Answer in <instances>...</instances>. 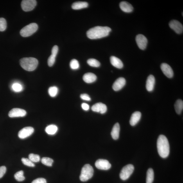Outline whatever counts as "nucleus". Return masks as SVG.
Wrapping results in <instances>:
<instances>
[{"label": "nucleus", "mask_w": 183, "mask_h": 183, "mask_svg": "<svg viewBox=\"0 0 183 183\" xmlns=\"http://www.w3.org/2000/svg\"><path fill=\"white\" fill-rule=\"evenodd\" d=\"M111 31V29L108 27L97 26L90 29L87 35L90 39H99L107 37Z\"/></svg>", "instance_id": "f257e3e1"}, {"label": "nucleus", "mask_w": 183, "mask_h": 183, "mask_svg": "<svg viewBox=\"0 0 183 183\" xmlns=\"http://www.w3.org/2000/svg\"><path fill=\"white\" fill-rule=\"evenodd\" d=\"M158 153L162 158H166L169 153V145L167 138L162 135H159L157 141Z\"/></svg>", "instance_id": "f03ea898"}, {"label": "nucleus", "mask_w": 183, "mask_h": 183, "mask_svg": "<svg viewBox=\"0 0 183 183\" xmlns=\"http://www.w3.org/2000/svg\"><path fill=\"white\" fill-rule=\"evenodd\" d=\"M20 64L22 68L28 71H32L37 68L38 62L37 59L33 57H26L21 59Z\"/></svg>", "instance_id": "7ed1b4c3"}, {"label": "nucleus", "mask_w": 183, "mask_h": 183, "mask_svg": "<svg viewBox=\"0 0 183 183\" xmlns=\"http://www.w3.org/2000/svg\"><path fill=\"white\" fill-rule=\"evenodd\" d=\"M93 167L89 164H85L81 169L80 179L83 182L87 181L93 177Z\"/></svg>", "instance_id": "20e7f679"}, {"label": "nucleus", "mask_w": 183, "mask_h": 183, "mask_svg": "<svg viewBox=\"0 0 183 183\" xmlns=\"http://www.w3.org/2000/svg\"><path fill=\"white\" fill-rule=\"evenodd\" d=\"M38 25L35 23L30 24L24 27L20 31V35L23 37H30L38 30Z\"/></svg>", "instance_id": "39448f33"}, {"label": "nucleus", "mask_w": 183, "mask_h": 183, "mask_svg": "<svg viewBox=\"0 0 183 183\" xmlns=\"http://www.w3.org/2000/svg\"><path fill=\"white\" fill-rule=\"evenodd\" d=\"M134 169V166L132 164H129L124 166L121 169L119 176L121 179L126 180L130 177Z\"/></svg>", "instance_id": "423d86ee"}, {"label": "nucleus", "mask_w": 183, "mask_h": 183, "mask_svg": "<svg viewBox=\"0 0 183 183\" xmlns=\"http://www.w3.org/2000/svg\"><path fill=\"white\" fill-rule=\"evenodd\" d=\"M37 1L35 0H24L22 2V9L25 12L32 10L37 6Z\"/></svg>", "instance_id": "0eeeda50"}, {"label": "nucleus", "mask_w": 183, "mask_h": 183, "mask_svg": "<svg viewBox=\"0 0 183 183\" xmlns=\"http://www.w3.org/2000/svg\"><path fill=\"white\" fill-rule=\"evenodd\" d=\"M95 165L97 168L101 170H107L111 168V165L107 160L99 159L97 160Z\"/></svg>", "instance_id": "6e6552de"}, {"label": "nucleus", "mask_w": 183, "mask_h": 183, "mask_svg": "<svg viewBox=\"0 0 183 183\" xmlns=\"http://www.w3.org/2000/svg\"><path fill=\"white\" fill-rule=\"evenodd\" d=\"M169 26L176 33L178 34H181L183 32V27L180 22L177 20H173L169 22Z\"/></svg>", "instance_id": "1a4fd4ad"}, {"label": "nucleus", "mask_w": 183, "mask_h": 183, "mask_svg": "<svg viewBox=\"0 0 183 183\" xmlns=\"http://www.w3.org/2000/svg\"><path fill=\"white\" fill-rule=\"evenodd\" d=\"M34 132V129L33 128L28 126L24 127L20 130L18 134V136L20 139H24L30 136Z\"/></svg>", "instance_id": "9d476101"}, {"label": "nucleus", "mask_w": 183, "mask_h": 183, "mask_svg": "<svg viewBox=\"0 0 183 183\" xmlns=\"http://www.w3.org/2000/svg\"><path fill=\"white\" fill-rule=\"evenodd\" d=\"M136 41L140 49L144 50L146 48L148 40L145 36L142 34L138 35L136 38Z\"/></svg>", "instance_id": "9b49d317"}, {"label": "nucleus", "mask_w": 183, "mask_h": 183, "mask_svg": "<svg viewBox=\"0 0 183 183\" xmlns=\"http://www.w3.org/2000/svg\"><path fill=\"white\" fill-rule=\"evenodd\" d=\"M27 112L25 110L19 108H14L9 112V116L11 118L22 117L26 116Z\"/></svg>", "instance_id": "f8f14e48"}, {"label": "nucleus", "mask_w": 183, "mask_h": 183, "mask_svg": "<svg viewBox=\"0 0 183 183\" xmlns=\"http://www.w3.org/2000/svg\"><path fill=\"white\" fill-rule=\"evenodd\" d=\"M161 70L167 78H172L173 77L174 72L172 68L168 64L163 63L160 66Z\"/></svg>", "instance_id": "ddd939ff"}, {"label": "nucleus", "mask_w": 183, "mask_h": 183, "mask_svg": "<svg viewBox=\"0 0 183 183\" xmlns=\"http://www.w3.org/2000/svg\"><path fill=\"white\" fill-rule=\"evenodd\" d=\"M126 84L125 79L123 78H120L115 81L113 85L112 88L115 91H119L125 86Z\"/></svg>", "instance_id": "4468645a"}, {"label": "nucleus", "mask_w": 183, "mask_h": 183, "mask_svg": "<svg viewBox=\"0 0 183 183\" xmlns=\"http://www.w3.org/2000/svg\"><path fill=\"white\" fill-rule=\"evenodd\" d=\"M91 108L93 111L100 113L101 114H105L107 110V106L101 103H96L93 105Z\"/></svg>", "instance_id": "2eb2a0df"}, {"label": "nucleus", "mask_w": 183, "mask_h": 183, "mask_svg": "<svg viewBox=\"0 0 183 183\" xmlns=\"http://www.w3.org/2000/svg\"><path fill=\"white\" fill-rule=\"evenodd\" d=\"M155 83L154 77L152 75H149L146 81V88L149 92H152L154 89Z\"/></svg>", "instance_id": "dca6fc26"}, {"label": "nucleus", "mask_w": 183, "mask_h": 183, "mask_svg": "<svg viewBox=\"0 0 183 183\" xmlns=\"http://www.w3.org/2000/svg\"><path fill=\"white\" fill-rule=\"evenodd\" d=\"M141 114L140 112L136 111L133 113L130 121L131 125L134 126L136 125L141 119Z\"/></svg>", "instance_id": "f3484780"}, {"label": "nucleus", "mask_w": 183, "mask_h": 183, "mask_svg": "<svg viewBox=\"0 0 183 183\" xmlns=\"http://www.w3.org/2000/svg\"><path fill=\"white\" fill-rule=\"evenodd\" d=\"M121 9L126 13H131L132 12L133 8L131 4L126 1H122L119 4Z\"/></svg>", "instance_id": "a211bd4d"}, {"label": "nucleus", "mask_w": 183, "mask_h": 183, "mask_svg": "<svg viewBox=\"0 0 183 183\" xmlns=\"http://www.w3.org/2000/svg\"><path fill=\"white\" fill-rule=\"evenodd\" d=\"M110 60V62L113 66L117 68L121 69L123 67V63L119 58L115 56H112L111 57Z\"/></svg>", "instance_id": "6ab92c4d"}, {"label": "nucleus", "mask_w": 183, "mask_h": 183, "mask_svg": "<svg viewBox=\"0 0 183 183\" xmlns=\"http://www.w3.org/2000/svg\"><path fill=\"white\" fill-rule=\"evenodd\" d=\"M83 80L87 83H92L95 82L97 79L95 75L91 73H88L83 75Z\"/></svg>", "instance_id": "aec40b11"}, {"label": "nucleus", "mask_w": 183, "mask_h": 183, "mask_svg": "<svg viewBox=\"0 0 183 183\" xmlns=\"http://www.w3.org/2000/svg\"><path fill=\"white\" fill-rule=\"evenodd\" d=\"M120 130L119 124L118 123H117L113 127L111 132V135L112 138L114 140L118 139L119 137Z\"/></svg>", "instance_id": "412c9836"}, {"label": "nucleus", "mask_w": 183, "mask_h": 183, "mask_svg": "<svg viewBox=\"0 0 183 183\" xmlns=\"http://www.w3.org/2000/svg\"><path fill=\"white\" fill-rule=\"evenodd\" d=\"M88 4L87 2L78 1L74 3L72 6V8L74 10H80L87 8Z\"/></svg>", "instance_id": "4be33fe9"}, {"label": "nucleus", "mask_w": 183, "mask_h": 183, "mask_svg": "<svg viewBox=\"0 0 183 183\" xmlns=\"http://www.w3.org/2000/svg\"><path fill=\"white\" fill-rule=\"evenodd\" d=\"M175 111L178 114H181L183 109V101L181 99L176 101L174 105Z\"/></svg>", "instance_id": "5701e85b"}, {"label": "nucleus", "mask_w": 183, "mask_h": 183, "mask_svg": "<svg viewBox=\"0 0 183 183\" xmlns=\"http://www.w3.org/2000/svg\"><path fill=\"white\" fill-rule=\"evenodd\" d=\"M154 180V172L152 168L149 169L146 173V183H152Z\"/></svg>", "instance_id": "b1692460"}, {"label": "nucleus", "mask_w": 183, "mask_h": 183, "mask_svg": "<svg viewBox=\"0 0 183 183\" xmlns=\"http://www.w3.org/2000/svg\"><path fill=\"white\" fill-rule=\"evenodd\" d=\"M57 126L54 125L47 126L45 129V131L47 134L51 135L55 134L57 132Z\"/></svg>", "instance_id": "393cba45"}, {"label": "nucleus", "mask_w": 183, "mask_h": 183, "mask_svg": "<svg viewBox=\"0 0 183 183\" xmlns=\"http://www.w3.org/2000/svg\"><path fill=\"white\" fill-rule=\"evenodd\" d=\"M87 63L90 66L94 67H98L100 65V62L98 60L93 58L88 60Z\"/></svg>", "instance_id": "a878e982"}, {"label": "nucleus", "mask_w": 183, "mask_h": 183, "mask_svg": "<svg viewBox=\"0 0 183 183\" xmlns=\"http://www.w3.org/2000/svg\"><path fill=\"white\" fill-rule=\"evenodd\" d=\"M41 161L43 164L47 166H52L53 160L49 157H44L42 158Z\"/></svg>", "instance_id": "bb28decb"}, {"label": "nucleus", "mask_w": 183, "mask_h": 183, "mask_svg": "<svg viewBox=\"0 0 183 183\" xmlns=\"http://www.w3.org/2000/svg\"><path fill=\"white\" fill-rule=\"evenodd\" d=\"M23 171H20L16 173L14 175L15 179L18 182L23 181L25 179V177L24 175Z\"/></svg>", "instance_id": "cd10ccee"}, {"label": "nucleus", "mask_w": 183, "mask_h": 183, "mask_svg": "<svg viewBox=\"0 0 183 183\" xmlns=\"http://www.w3.org/2000/svg\"><path fill=\"white\" fill-rule=\"evenodd\" d=\"M58 92V88L55 86L51 87L48 90L49 94L52 97H55L57 95Z\"/></svg>", "instance_id": "c85d7f7f"}, {"label": "nucleus", "mask_w": 183, "mask_h": 183, "mask_svg": "<svg viewBox=\"0 0 183 183\" xmlns=\"http://www.w3.org/2000/svg\"><path fill=\"white\" fill-rule=\"evenodd\" d=\"M12 88L13 91L17 92H21L23 89L22 85L18 83H14L12 85Z\"/></svg>", "instance_id": "c756f323"}, {"label": "nucleus", "mask_w": 183, "mask_h": 183, "mask_svg": "<svg viewBox=\"0 0 183 183\" xmlns=\"http://www.w3.org/2000/svg\"><path fill=\"white\" fill-rule=\"evenodd\" d=\"M29 159L33 162H37L40 161V157L39 155L30 154L29 156Z\"/></svg>", "instance_id": "7c9ffc66"}, {"label": "nucleus", "mask_w": 183, "mask_h": 183, "mask_svg": "<svg viewBox=\"0 0 183 183\" xmlns=\"http://www.w3.org/2000/svg\"><path fill=\"white\" fill-rule=\"evenodd\" d=\"M70 67L73 70H77L80 67V64L78 61L75 60L73 59L71 60L70 62Z\"/></svg>", "instance_id": "2f4dec72"}, {"label": "nucleus", "mask_w": 183, "mask_h": 183, "mask_svg": "<svg viewBox=\"0 0 183 183\" xmlns=\"http://www.w3.org/2000/svg\"><path fill=\"white\" fill-rule=\"evenodd\" d=\"M7 27L6 20L3 18H0V31H4L6 30Z\"/></svg>", "instance_id": "473e14b6"}, {"label": "nucleus", "mask_w": 183, "mask_h": 183, "mask_svg": "<svg viewBox=\"0 0 183 183\" xmlns=\"http://www.w3.org/2000/svg\"><path fill=\"white\" fill-rule=\"evenodd\" d=\"M22 161L25 165L29 167H34L35 166V165L32 161L29 159L27 158H22Z\"/></svg>", "instance_id": "72a5a7b5"}, {"label": "nucleus", "mask_w": 183, "mask_h": 183, "mask_svg": "<svg viewBox=\"0 0 183 183\" xmlns=\"http://www.w3.org/2000/svg\"><path fill=\"white\" fill-rule=\"evenodd\" d=\"M55 56L51 55L47 60V63L49 67L52 66L55 62Z\"/></svg>", "instance_id": "f704fd0d"}, {"label": "nucleus", "mask_w": 183, "mask_h": 183, "mask_svg": "<svg viewBox=\"0 0 183 183\" xmlns=\"http://www.w3.org/2000/svg\"><path fill=\"white\" fill-rule=\"evenodd\" d=\"M58 47L57 46L55 45V46H54L53 47L52 49L51 55L55 56V57H56L58 53Z\"/></svg>", "instance_id": "c9c22d12"}, {"label": "nucleus", "mask_w": 183, "mask_h": 183, "mask_svg": "<svg viewBox=\"0 0 183 183\" xmlns=\"http://www.w3.org/2000/svg\"><path fill=\"white\" fill-rule=\"evenodd\" d=\"M31 183H47V181L44 178H40L34 180Z\"/></svg>", "instance_id": "e433bc0d"}, {"label": "nucleus", "mask_w": 183, "mask_h": 183, "mask_svg": "<svg viewBox=\"0 0 183 183\" xmlns=\"http://www.w3.org/2000/svg\"><path fill=\"white\" fill-rule=\"evenodd\" d=\"M6 170V167L3 166L0 167V178L3 177Z\"/></svg>", "instance_id": "4c0bfd02"}, {"label": "nucleus", "mask_w": 183, "mask_h": 183, "mask_svg": "<svg viewBox=\"0 0 183 183\" xmlns=\"http://www.w3.org/2000/svg\"><path fill=\"white\" fill-rule=\"evenodd\" d=\"M80 97L83 100L87 101H90L91 100V98L89 95L86 94H81Z\"/></svg>", "instance_id": "58836bf2"}, {"label": "nucleus", "mask_w": 183, "mask_h": 183, "mask_svg": "<svg viewBox=\"0 0 183 183\" xmlns=\"http://www.w3.org/2000/svg\"><path fill=\"white\" fill-rule=\"evenodd\" d=\"M81 107L85 111H88L89 109V105L86 103H83L81 105Z\"/></svg>", "instance_id": "ea45409f"}]
</instances>
